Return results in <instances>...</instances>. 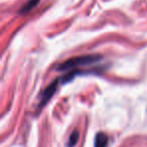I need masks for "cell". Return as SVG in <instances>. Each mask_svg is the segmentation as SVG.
Masks as SVG:
<instances>
[{
    "label": "cell",
    "instance_id": "5b68a950",
    "mask_svg": "<svg viewBox=\"0 0 147 147\" xmlns=\"http://www.w3.org/2000/svg\"><path fill=\"white\" fill-rule=\"evenodd\" d=\"M78 138H79V133L77 131H74L73 133L71 134V136H70L69 142H68V146L73 147L76 145L77 141H78Z\"/></svg>",
    "mask_w": 147,
    "mask_h": 147
},
{
    "label": "cell",
    "instance_id": "6da1fadb",
    "mask_svg": "<svg viewBox=\"0 0 147 147\" xmlns=\"http://www.w3.org/2000/svg\"><path fill=\"white\" fill-rule=\"evenodd\" d=\"M102 59V56L100 55H83V56H77L70 58L66 61L62 62L61 64L57 66V69L59 71H65V70H71L74 69L79 66H84V65H89V64L96 63V62L100 61Z\"/></svg>",
    "mask_w": 147,
    "mask_h": 147
},
{
    "label": "cell",
    "instance_id": "7a4b0ae2",
    "mask_svg": "<svg viewBox=\"0 0 147 147\" xmlns=\"http://www.w3.org/2000/svg\"><path fill=\"white\" fill-rule=\"evenodd\" d=\"M59 81H61V79H59V78H57V79H55L53 83H51L46 88L44 89V90H43V92L41 93L39 107H42L43 105H44L45 103H46L47 101L51 99V97L55 94V91H57V86H59Z\"/></svg>",
    "mask_w": 147,
    "mask_h": 147
},
{
    "label": "cell",
    "instance_id": "3957f363",
    "mask_svg": "<svg viewBox=\"0 0 147 147\" xmlns=\"http://www.w3.org/2000/svg\"><path fill=\"white\" fill-rule=\"evenodd\" d=\"M108 146V137L106 134L98 133L95 138V147H107Z\"/></svg>",
    "mask_w": 147,
    "mask_h": 147
},
{
    "label": "cell",
    "instance_id": "277c9868",
    "mask_svg": "<svg viewBox=\"0 0 147 147\" xmlns=\"http://www.w3.org/2000/svg\"><path fill=\"white\" fill-rule=\"evenodd\" d=\"M38 1L39 0H29V1H27L23 6H22L21 9L19 10V13L20 14L27 13L28 11H30V10H31L32 8H34L37 3H38Z\"/></svg>",
    "mask_w": 147,
    "mask_h": 147
}]
</instances>
